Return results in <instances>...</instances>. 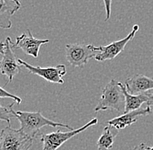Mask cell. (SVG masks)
<instances>
[{"label": "cell", "mask_w": 153, "mask_h": 150, "mask_svg": "<svg viewBox=\"0 0 153 150\" xmlns=\"http://www.w3.org/2000/svg\"><path fill=\"white\" fill-rule=\"evenodd\" d=\"M13 116H15L20 122V129L25 132L29 136L35 139L38 134H41L39 133L40 129H42L45 126L50 127H60V128H65L67 129L73 130L74 129L71 126L56 122L51 121L50 119L45 118L40 112H29V111H14L12 109Z\"/></svg>", "instance_id": "obj_1"}, {"label": "cell", "mask_w": 153, "mask_h": 150, "mask_svg": "<svg viewBox=\"0 0 153 150\" xmlns=\"http://www.w3.org/2000/svg\"><path fill=\"white\" fill-rule=\"evenodd\" d=\"M125 96L120 82L112 79L102 90L101 97L95 108V112L100 110H116L124 113Z\"/></svg>", "instance_id": "obj_2"}, {"label": "cell", "mask_w": 153, "mask_h": 150, "mask_svg": "<svg viewBox=\"0 0 153 150\" xmlns=\"http://www.w3.org/2000/svg\"><path fill=\"white\" fill-rule=\"evenodd\" d=\"M33 140L21 129H12L8 125L0 134V150H30Z\"/></svg>", "instance_id": "obj_3"}, {"label": "cell", "mask_w": 153, "mask_h": 150, "mask_svg": "<svg viewBox=\"0 0 153 150\" xmlns=\"http://www.w3.org/2000/svg\"><path fill=\"white\" fill-rule=\"evenodd\" d=\"M100 52V46L84 44H70L65 45V56L68 63L74 67L83 68L91 58Z\"/></svg>", "instance_id": "obj_4"}, {"label": "cell", "mask_w": 153, "mask_h": 150, "mask_svg": "<svg viewBox=\"0 0 153 150\" xmlns=\"http://www.w3.org/2000/svg\"><path fill=\"white\" fill-rule=\"evenodd\" d=\"M97 123V119L93 118L89 122H87L83 127L70 130L68 132H62L57 130L51 132L49 134H40V141L43 143V149L42 150H57L64 143H65L70 139L73 138L75 135L86 130L90 127L96 125Z\"/></svg>", "instance_id": "obj_5"}, {"label": "cell", "mask_w": 153, "mask_h": 150, "mask_svg": "<svg viewBox=\"0 0 153 150\" xmlns=\"http://www.w3.org/2000/svg\"><path fill=\"white\" fill-rule=\"evenodd\" d=\"M13 44L11 42V38L8 37L5 39L4 43L1 44V53H2V61H1V73L8 78V82L5 83H9L12 82L13 78L21 71L22 65L19 64V58L15 55L12 50Z\"/></svg>", "instance_id": "obj_6"}, {"label": "cell", "mask_w": 153, "mask_h": 150, "mask_svg": "<svg viewBox=\"0 0 153 150\" xmlns=\"http://www.w3.org/2000/svg\"><path fill=\"white\" fill-rule=\"evenodd\" d=\"M19 64L25 67L28 71L34 75H39L49 83H64V76L66 74V67L65 64H58L56 66H32L25 61L19 58Z\"/></svg>", "instance_id": "obj_7"}, {"label": "cell", "mask_w": 153, "mask_h": 150, "mask_svg": "<svg viewBox=\"0 0 153 150\" xmlns=\"http://www.w3.org/2000/svg\"><path fill=\"white\" fill-rule=\"evenodd\" d=\"M139 30V25L135 24L132 28V30L130 32V34L125 37L123 39H120L118 41H114L111 44L105 45V46H100V52L95 57V60L98 62H104L107 60H112L117 56H118L123 50H124L127 44L132 40Z\"/></svg>", "instance_id": "obj_8"}, {"label": "cell", "mask_w": 153, "mask_h": 150, "mask_svg": "<svg viewBox=\"0 0 153 150\" xmlns=\"http://www.w3.org/2000/svg\"><path fill=\"white\" fill-rule=\"evenodd\" d=\"M49 43V39H38L35 38L30 30H27L25 33L16 38L15 44H13V49H21L26 55L37 58L39 54L40 46Z\"/></svg>", "instance_id": "obj_9"}, {"label": "cell", "mask_w": 153, "mask_h": 150, "mask_svg": "<svg viewBox=\"0 0 153 150\" xmlns=\"http://www.w3.org/2000/svg\"><path fill=\"white\" fill-rule=\"evenodd\" d=\"M152 113V109L150 106H148L147 104H145L144 106H142L140 109L133 110L131 112L124 113L123 115L115 117L113 119L108 121V124L111 125L112 127H114L115 129H117V130L119 129H123L124 128L133 124L135 122H137V118L139 116H143Z\"/></svg>", "instance_id": "obj_10"}, {"label": "cell", "mask_w": 153, "mask_h": 150, "mask_svg": "<svg viewBox=\"0 0 153 150\" xmlns=\"http://www.w3.org/2000/svg\"><path fill=\"white\" fill-rule=\"evenodd\" d=\"M125 86L131 95L146 93L153 89V79L142 74H136L125 81Z\"/></svg>", "instance_id": "obj_11"}, {"label": "cell", "mask_w": 153, "mask_h": 150, "mask_svg": "<svg viewBox=\"0 0 153 150\" xmlns=\"http://www.w3.org/2000/svg\"><path fill=\"white\" fill-rule=\"evenodd\" d=\"M0 27L2 29L11 28V17L21 8L19 0H0Z\"/></svg>", "instance_id": "obj_12"}, {"label": "cell", "mask_w": 153, "mask_h": 150, "mask_svg": "<svg viewBox=\"0 0 153 150\" xmlns=\"http://www.w3.org/2000/svg\"><path fill=\"white\" fill-rule=\"evenodd\" d=\"M121 88L123 89L124 96H125V109L124 113L131 112L133 110H137L140 109L143 104H146L149 99V92L146 93H142L138 95H131L128 92L125 84H123L120 83Z\"/></svg>", "instance_id": "obj_13"}, {"label": "cell", "mask_w": 153, "mask_h": 150, "mask_svg": "<svg viewBox=\"0 0 153 150\" xmlns=\"http://www.w3.org/2000/svg\"><path fill=\"white\" fill-rule=\"evenodd\" d=\"M118 130L111 125L105 126L100 137L98 138L97 145L98 150H110L114 144L115 137Z\"/></svg>", "instance_id": "obj_14"}, {"label": "cell", "mask_w": 153, "mask_h": 150, "mask_svg": "<svg viewBox=\"0 0 153 150\" xmlns=\"http://www.w3.org/2000/svg\"><path fill=\"white\" fill-rule=\"evenodd\" d=\"M14 103H16V102L10 104L9 107H4V106H0V119L2 121H5L8 123V125L10 126V117L13 116L12 114V106L14 105Z\"/></svg>", "instance_id": "obj_15"}, {"label": "cell", "mask_w": 153, "mask_h": 150, "mask_svg": "<svg viewBox=\"0 0 153 150\" xmlns=\"http://www.w3.org/2000/svg\"><path fill=\"white\" fill-rule=\"evenodd\" d=\"M0 97H1V98H4V97H10V98H12V99L14 100V102H16L17 104H20V103H22V99H21L20 97H19V96H16V95H14L10 94V93H9V92L5 91V90H4V87H2V88H1Z\"/></svg>", "instance_id": "obj_16"}, {"label": "cell", "mask_w": 153, "mask_h": 150, "mask_svg": "<svg viewBox=\"0 0 153 150\" xmlns=\"http://www.w3.org/2000/svg\"><path fill=\"white\" fill-rule=\"evenodd\" d=\"M103 1H104L105 12H106V17H105V21H108L109 18H111V3H112V0H103Z\"/></svg>", "instance_id": "obj_17"}, {"label": "cell", "mask_w": 153, "mask_h": 150, "mask_svg": "<svg viewBox=\"0 0 153 150\" xmlns=\"http://www.w3.org/2000/svg\"><path fill=\"white\" fill-rule=\"evenodd\" d=\"M148 148H149V147H147L143 142H141L140 144L135 146L132 150H149Z\"/></svg>", "instance_id": "obj_18"}, {"label": "cell", "mask_w": 153, "mask_h": 150, "mask_svg": "<svg viewBox=\"0 0 153 150\" xmlns=\"http://www.w3.org/2000/svg\"><path fill=\"white\" fill-rule=\"evenodd\" d=\"M148 106L150 107H153V94L152 93H150L149 92V99H148V102L146 103Z\"/></svg>", "instance_id": "obj_19"}, {"label": "cell", "mask_w": 153, "mask_h": 150, "mask_svg": "<svg viewBox=\"0 0 153 150\" xmlns=\"http://www.w3.org/2000/svg\"><path fill=\"white\" fill-rule=\"evenodd\" d=\"M148 149H149V150H153V147H152V148H150V147H149Z\"/></svg>", "instance_id": "obj_20"}]
</instances>
